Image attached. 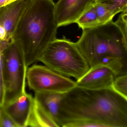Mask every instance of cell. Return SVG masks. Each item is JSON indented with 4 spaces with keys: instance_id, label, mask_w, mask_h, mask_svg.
Instances as JSON below:
<instances>
[{
    "instance_id": "6da1fadb",
    "label": "cell",
    "mask_w": 127,
    "mask_h": 127,
    "mask_svg": "<svg viewBox=\"0 0 127 127\" xmlns=\"http://www.w3.org/2000/svg\"><path fill=\"white\" fill-rule=\"evenodd\" d=\"M93 122L105 127H127V99L112 88L75 87L64 94L59 110L60 127Z\"/></svg>"
},
{
    "instance_id": "7a4b0ae2",
    "label": "cell",
    "mask_w": 127,
    "mask_h": 127,
    "mask_svg": "<svg viewBox=\"0 0 127 127\" xmlns=\"http://www.w3.org/2000/svg\"><path fill=\"white\" fill-rule=\"evenodd\" d=\"M53 0H29L13 35L26 66L38 61L47 45L56 38L58 27Z\"/></svg>"
},
{
    "instance_id": "3957f363",
    "label": "cell",
    "mask_w": 127,
    "mask_h": 127,
    "mask_svg": "<svg viewBox=\"0 0 127 127\" xmlns=\"http://www.w3.org/2000/svg\"><path fill=\"white\" fill-rule=\"evenodd\" d=\"M76 45L90 67L107 65L117 74L127 70V38L113 21L83 30Z\"/></svg>"
},
{
    "instance_id": "277c9868",
    "label": "cell",
    "mask_w": 127,
    "mask_h": 127,
    "mask_svg": "<svg viewBox=\"0 0 127 127\" xmlns=\"http://www.w3.org/2000/svg\"><path fill=\"white\" fill-rule=\"evenodd\" d=\"M58 73L77 80L90 69V66L75 43L64 37L50 43L38 59Z\"/></svg>"
},
{
    "instance_id": "5b68a950",
    "label": "cell",
    "mask_w": 127,
    "mask_h": 127,
    "mask_svg": "<svg viewBox=\"0 0 127 127\" xmlns=\"http://www.w3.org/2000/svg\"><path fill=\"white\" fill-rule=\"evenodd\" d=\"M1 53L5 86L4 105L13 101L26 92L28 67L21 49L15 41L10 43Z\"/></svg>"
},
{
    "instance_id": "8992f818",
    "label": "cell",
    "mask_w": 127,
    "mask_h": 127,
    "mask_svg": "<svg viewBox=\"0 0 127 127\" xmlns=\"http://www.w3.org/2000/svg\"><path fill=\"white\" fill-rule=\"evenodd\" d=\"M26 79L30 89L34 92L64 94L76 86V81L45 65L35 64L27 68Z\"/></svg>"
},
{
    "instance_id": "52a82bcc",
    "label": "cell",
    "mask_w": 127,
    "mask_h": 127,
    "mask_svg": "<svg viewBox=\"0 0 127 127\" xmlns=\"http://www.w3.org/2000/svg\"><path fill=\"white\" fill-rule=\"evenodd\" d=\"M29 0H16L2 8L0 12V52L10 43Z\"/></svg>"
},
{
    "instance_id": "ba28073f",
    "label": "cell",
    "mask_w": 127,
    "mask_h": 127,
    "mask_svg": "<svg viewBox=\"0 0 127 127\" xmlns=\"http://www.w3.org/2000/svg\"><path fill=\"white\" fill-rule=\"evenodd\" d=\"M95 0H59L55 4V14L58 27L76 23Z\"/></svg>"
},
{
    "instance_id": "9c48e42d",
    "label": "cell",
    "mask_w": 127,
    "mask_h": 127,
    "mask_svg": "<svg viewBox=\"0 0 127 127\" xmlns=\"http://www.w3.org/2000/svg\"><path fill=\"white\" fill-rule=\"evenodd\" d=\"M117 76L116 73L109 66L99 64L90 67L82 77L77 80L76 86L93 90L111 88Z\"/></svg>"
},
{
    "instance_id": "30bf717a",
    "label": "cell",
    "mask_w": 127,
    "mask_h": 127,
    "mask_svg": "<svg viewBox=\"0 0 127 127\" xmlns=\"http://www.w3.org/2000/svg\"><path fill=\"white\" fill-rule=\"evenodd\" d=\"M34 102V98L26 92L13 101L3 105L6 113L17 127H26Z\"/></svg>"
},
{
    "instance_id": "8fae6325",
    "label": "cell",
    "mask_w": 127,
    "mask_h": 127,
    "mask_svg": "<svg viewBox=\"0 0 127 127\" xmlns=\"http://www.w3.org/2000/svg\"><path fill=\"white\" fill-rule=\"evenodd\" d=\"M64 94L52 92H35L34 98V100L58 123L59 110Z\"/></svg>"
},
{
    "instance_id": "7c38bea8",
    "label": "cell",
    "mask_w": 127,
    "mask_h": 127,
    "mask_svg": "<svg viewBox=\"0 0 127 127\" xmlns=\"http://www.w3.org/2000/svg\"><path fill=\"white\" fill-rule=\"evenodd\" d=\"M27 127H60L58 123L34 99Z\"/></svg>"
},
{
    "instance_id": "4fadbf2b",
    "label": "cell",
    "mask_w": 127,
    "mask_h": 127,
    "mask_svg": "<svg viewBox=\"0 0 127 127\" xmlns=\"http://www.w3.org/2000/svg\"><path fill=\"white\" fill-rule=\"evenodd\" d=\"M76 23L82 30L100 25L93 4L78 19Z\"/></svg>"
},
{
    "instance_id": "5bb4252c",
    "label": "cell",
    "mask_w": 127,
    "mask_h": 127,
    "mask_svg": "<svg viewBox=\"0 0 127 127\" xmlns=\"http://www.w3.org/2000/svg\"><path fill=\"white\" fill-rule=\"evenodd\" d=\"M94 2L103 6L114 16L127 11V0H95Z\"/></svg>"
},
{
    "instance_id": "9a60e30c",
    "label": "cell",
    "mask_w": 127,
    "mask_h": 127,
    "mask_svg": "<svg viewBox=\"0 0 127 127\" xmlns=\"http://www.w3.org/2000/svg\"><path fill=\"white\" fill-rule=\"evenodd\" d=\"M111 88L120 95L127 99V74L117 76Z\"/></svg>"
},
{
    "instance_id": "2e32d148",
    "label": "cell",
    "mask_w": 127,
    "mask_h": 127,
    "mask_svg": "<svg viewBox=\"0 0 127 127\" xmlns=\"http://www.w3.org/2000/svg\"><path fill=\"white\" fill-rule=\"evenodd\" d=\"M93 4L100 25L113 21L114 16L107 9L99 3L94 2Z\"/></svg>"
},
{
    "instance_id": "e0dca14e",
    "label": "cell",
    "mask_w": 127,
    "mask_h": 127,
    "mask_svg": "<svg viewBox=\"0 0 127 127\" xmlns=\"http://www.w3.org/2000/svg\"><path fill=\"white\" fill-rule=\"evenodd\" d=\"M0 123L1 127H17L14 121L6 113L3 106L0 109Z\"/></svg>"
},
{
    "instance_id": "ac0fdd59",
    "label": "cell",
    "mask_w": 127,
    "mask_h": 127,
    "mask_svg": "<svg viewBox=\"0 0 127 127\" xmlns=\"http://www.w3.org/2000/svg\"><path fill=\"white\" fill-rule=\"evenodd\" d=\"M114 23L127 38V11L121 12L117 20Z\"/></svg>"
},
{
    "instance_id": "d6986e66",
    "label": "cell",
    "mask_w": 127,
    "mask_h": 127,
    "mask_svg": "<svg viewBox=\"0 0 127 127\" xmlns=\"http://www.w3.org/2000/svg\"><path fill=\"white\" fill-rule=\"evenodd\" d=\"M5 97V86L2 67V56L0 52V105L3 106Z\"/></svg>"
},
{
    "instance_id": "ffe728a7",
    "label": "cell",
    "mask_w": 127,
    "mask_h": 127,
    "mask_svg": "<svg viewBox=\"0 0 127 127\" xmlns=\"http://www.w3.org/2000/svg\"><path fill=\"white\" fill-rule=\"evenodd\" d=\"M11 0H0V8L9 4Z\"/></svg>"
},
{
    "instance_id": "44dd1931",
    "label": "cell",
    "mask_w": 127,
    "mask_h": 127,
    "mask_svg": "<svg viewBox=\"0 0 127 127\" xmlns=\"http://www.w3.org/2000/svg\"><path fill=\"white\" fill-rule=\"evenodd\" d=\"M16 0H11V1H10V3H10L12 2H14V1H16Z\"/></svg>"
},
{
    "instance_id": "7402d4cb",
    "label": "cell",
    "mask_w": 127,
    "mask_h": 127,
    "mask_svg": "<svg viewBox=\"0 0 127 127\" xmlns=\"http://www.w3.org/2000/svg\"><path fill=\"white\" fill-rule=\"evenodd\" d=\"M1 9H2V8H0V12H1Z\"/></svg>"
},
{
    "instance_id": "603a6c76",
    "label": "cell",
    "mask_w": 127,
    "mask_h": 127,
    "mask_svg": "<svg viewBox=\"0 0 127 127\" xmlns=\"http://www.w3.org/2000/svg\"><path fill=\"white\" fill-rule=\"evenodd\" d=\"M0 106H1V105H0Z\"/></svg>"
},
{
    "instance_id": "cb8c5ba5",
    "label": "cell",
    "mask_w": 127,
    "mask_h": 127,
    "mask_svg": "<svg viewBox=\"0 0 127 127\" xmlns=\"http://www.w3.org/2000/svg\"><path fill=\"white\" fill-rule=\"evenodd\" d=\"M0 127H1V126H0Z\"/></svg>"
}]
</instances>
